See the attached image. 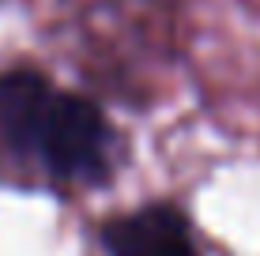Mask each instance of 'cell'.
Returning <instances> with one entry per match:
<instances>
[{
    "mask_svg": "<svg viewBox=\"0 0 260 256\" xmlns=\"http://www.w3.org/2000/svg\"><path fill=\"white\" fill-rule=\"evenodd\" d=\"M121 132L87 94L34 68L0 72V170L57 192L98 189L113 177Z\"/></svg>",
    "mask_w": 260,
    "mask_h": 256,
    "instance_id": "1",
    "label": "cell"
},
{
    "mask_svg": "<svg viewBox=\"0 0 260 256\" xmlns=\"http://www.w3.org/2000/svg\"><path fill=\"white\" fill-rule=\"evenodd\" d=\"M98 245L106 256H204L189 215L162 200L106 218Z\"/></svg>",
    "mask_w": 260,
    "mask_h": 256,
    "instance_id": "2",
    "label": "cell"
}]
</instances>
